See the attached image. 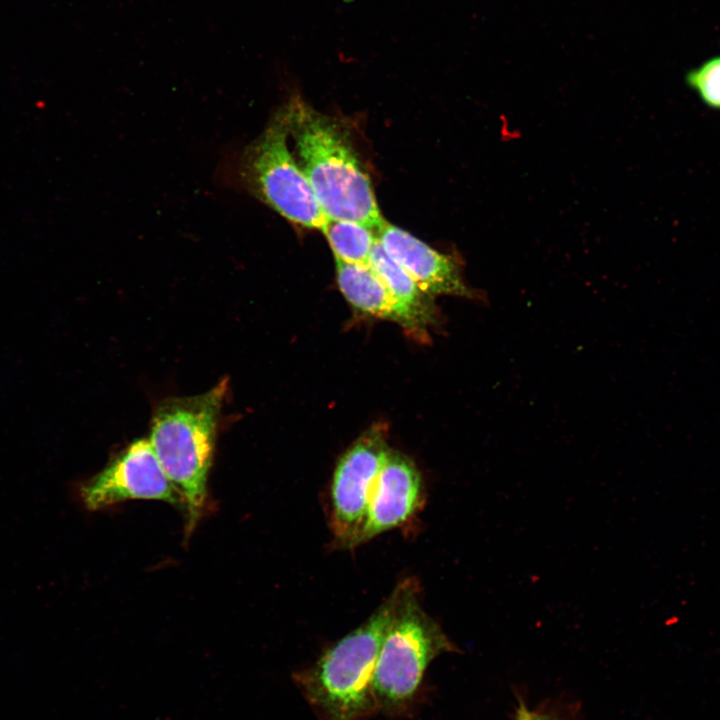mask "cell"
<instances>
[{"mask_svg":"<svg viewBox=\"0 0 720 720\" xmlns=\"http://www.w3.org/2000/svg\"><path fill=\"white\" fill-rule=\"evenodd\" d=\"M401 598L377 656L373 689L378 712L400 715L414 702L431 661L456 647L422 608L419 586L402 581Z\"/></svg>","mask_w":720,"mask_h":720,"instance_id":"4","label":"cell"},{"mask_svg":"<svg viewBox=\"0 0 720 720\" xmlns=\"http://www.w3.org/2000/svg\"><path fill=\"white\" fill-rule=\"evenodd\" d=\"M284 109L277 112L262 134L245 147L237 177L256 198L288 221L322 230L327 217L311 185L287 146Z\"/></svg>","mask_w":720,"mask_h":720,"instance_id":"5","label":"cell"},{"mask_svg":"<svg viewBox=\"0 0 720 720\" xmlns=\"http://www.w3.org/2000/svg\"><path fill=\"white\" fill-rule=\"evenodd\" d=\"M298 165L327 218L384 226L372 184L339 125L299 97L283 107Z\"/></svg>","mask_w":720,"mask_h":720,"instance_id":"1","label":"cell"},{"mask_svg":"<svg viewBox=\"0 0 720 720\" xmlns=\"http://www.w3.org/2000/svg\"><path fill=\"white\" fill-rule=\"evenodd\" d=\"M423 503V483L415 464L405 455L389 451L372 487L366 514L345 549L411 520Z\"/></svg>","mask_w":720,"mask_h":720,"instance_id":"8","label":"cell"},{"mask_svg":"<svg viewBox=\"0 0 720 720\" xmlns=\"http://www.w3.org/2000/svg\"><path fill=\"white\" fill-rule=\"evenodd\" d=\"M336 275L340 291L353 307L399 324L417 340L428 338L427 325L394 298L369 266L336 260Z\"/></svg>","mask_w":720,"mask_h":720,"instance_id":"10","label":"cell"},{"mask_svg":"<svg viewBox=\"0 0 720 720\" xmlns=\"http://www.w3.org/2000/svg\"><path fill=\"white\" fill-rule=\"evenodd\" d=\"M377 237L385 251L429 296L450 295L481 300V293L468 286L460 263L407 231L385 223Z\"/></svg>","mask_w":720,"mask_h":720,"instance_id":"9","label":"cell"},{"mask_svg":"<svg viewBox=\"0 0 720 720\" xmlns=\"http://www.w3.org/2000/svg\"><path fill=\"white\" fill-rule=\"evenodd\" d=\"M227 388L228 379L223 378L205 393L161 402L153 414L149 442L183 498L189 532L205 506L216 428Z\"/></svg>","mask_w":720,"mask_h":720,"instance_id":"3","label":"cell"},{"mask_svg":"<svg viewBox=\"0 0 720 720\" xmlns=\"http://www.w3.org/2000/svg\"><path fill=\"white\" fill-rule=\"evenodd\" d=\"M369 267L396 300L426 325L433 322L435 313L430 296L389 256L378 237L370 255Z\"/></svg>","mask_w":720,"mask_h":720,"instance_id":"11","label":"cell"},{"mask_svg":"<svg viewBox=\"0 0 720 720\" xmlns=\"http://www.w3.org/2000/svg\"><path fill=\"white\" fill-rule=\"evenodd\" d=\"M402 589L401 581L365 622L296 673V684L319 720H364L378 712L375 664Z\"/></svg>","mask_w":720,"mask_h":720,"instance_id":"2","label":"cell"},{"mask_svg":"<svg viewBox=\"0 0 720 720\" xmlns=\"http://www.w3.org/2000/svg\"><path fill=\"white\" fill-rule=\"evenodd\" d=\"M387 428L375 424L339 459L330 487V529L336 546L346 548L366 514L372 487L390 451Z\"/></svg>","mask_w":720,"mask_h":720,"instance_id":"6","label":"cell"},{"mask_svg":"<svg viewBox=\"0 0 720 720\" xmlns=\"http://www.w3.org/2000/svg\"><path fill=\"white\" fill-rule=\"evenodd\" d=\"M336 260L369 266L377 235L370 228L350 220L327 218L322 229Z\"/></svg>","mask_w":720,"mask_h":720,"instance_id":"12","label":"cell"},{"mask_svg":"<svg viewBox=\"0 0 720 720\" xmlns=\"http://www.w3.org/2000/svg\"><path fill=\"white\" fill-rule=\"evenodd\" d=\"M86 509L96 511L130 499L161 500L174 505L183 498L160 465L147 439L131 443L100 473L78 488Z\"/></svg>","mask_w":720,"mask_h":720,"instance_id":"7","label":"cell"},{"mask_svg":"<svg viewBox=\"0 0 720 720\" xmlns=\"http://www.w3.org/2000/svg\"><path fill=\"white\" fill-rule=\"evenodd\" d=\"M686 82L706 106L720 110V56L689 71Z\"/></svg>","mask_w":720,"mask_h":720,"instance_id":"13","label":"cell"}]
</instances>
